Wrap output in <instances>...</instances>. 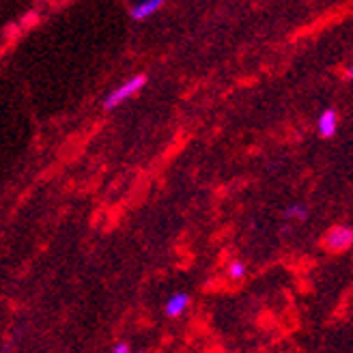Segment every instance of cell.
I'll return each mask as SVG.
<instances>
[{"label": "cell", "instance_id": "4", "mask_svg": "<svg viewBox=\"0 0 353 353\" xmlns=\"http://www.w3.org/2000/svg\"><path fill=\"white\" fill-rule=\"evenodd\" d=\"M166 3V0H143V3H138L130 9V15L134 17V20H147L149 15H153L157 9H160L162 5Z\"/></svg>", "mask_w": 353, "mask_h": 353}, {"label": "cell", "instance_id": "7", "mask_svg": "<svg viewBox=\"0 0 353 353\" xmlns=\"http://www.w3.org/2000/svg\"><path fill=\"white\" fill-rule=\"evenodd\" d=\"M228 276H231L233 280L243 278V276H245V265H243V263H239V261L231 263V268H228Z\"/></svg>", "mask_w": 353, "mask_h": 353}, {"label": "cell", "instance_id": "3", "mask_svg": "<svg viewBox=\"0 0 353 353\" xmlns=\"http://www.w3.org/2000/svg\"><path fill=\"white\" fill-rule=\"evenodd\" d=\"M339 130V114L336 110H323L319 114V119H316V132H319L321 138H332L334 134H336Z\"/></svg>", "mask_w": 353, "mask_h": 353}, {"label": "cell", "instance_id": "8", "mask_svg": "<svg viewBox=\"0 0 353 353\" xmlns=\"http://www.w3.org/2000/svg\"><path fill=\"white\" fill-rule=\"evenodd\" d=\"M114 353H130V345L128 343H119L117 347H112Z\"/></svg>", "mask_w": 353, "mask_h": 353}, {"label": "cell", "instance_id": "2", "mask_svg": "<svg viewBox=\"0 0 353 353\" xmlns=\"http://www.w3.org/2000/svg\"><path fill=\"white\" fill-rule=\"evenodd\" d=\"M351 245H353V226L332 228L325 235V248L330 250H347Z\"/></svg>", "mask_w": 353, "mask_h": 353}, {"label": "cell", "instance_id": "6", "mask_svg": "<svg viewBox=\"0 0 353 353\" xmlns=\"http://www.w3.org/2000/svg\"><path fill=\"white\" fill-rule=\"evenodd\" d=\"M285 218H293V220H306V207L302 205H291L285 211Z\"/></svg>", "mask_w": 353, "mask_h": 353}, {"label": "cell", "instance_id": "1", "mask_svg": "<svg viewBox=\"0 0 353 353\" xmlns=\"http://www.w3.org/2000/svg\"><path fill=\"white\" fill-rule=\"evenodd\" d=\"M147 84V76H132L130 80H125L123 84H119L114 91L103 99V108L105 110H112V108H117L119 103H123L128 97H132V95H136L140 88H143Z\"/></svg>", "mask_w": 353, "mask_h": 353}, {"label": "cell", "instance_id": "5", "mask_svg": "<svg viewBox=\"0 0 353 353\" xmlns=\"http://www.w3.org/2000/svg\"><path fill=\"white\" fill-rule=\"evenodd\" d=\"M188 304H190V297L185 293H174L166 302V314L168 316H179V314L185 312Z\"/></svg>", "mask_w": 353, "mask_h": 353}, {"label": "cell", "instance_id": "9", "mask_svg": "<svg viewBox=\"0 0 353 353\" xmlns=\"http://www.w3.org/2000/svg\"><path fill=\"white\" fill-rule=\"evenodd\" d=\"M347 78H353V65L349 67V72H347Z\"/></svg>", "mask_w": 353, "mask_h": 353}]
</instances>
